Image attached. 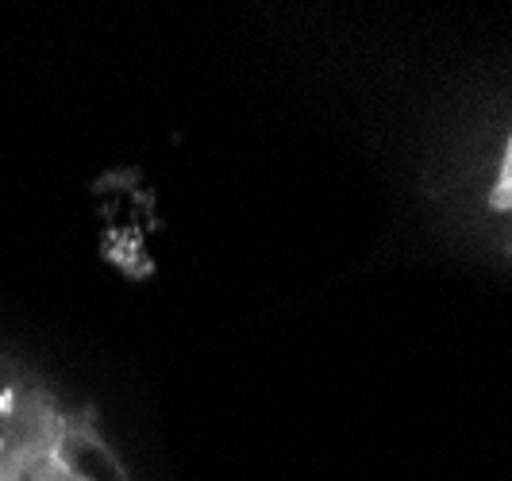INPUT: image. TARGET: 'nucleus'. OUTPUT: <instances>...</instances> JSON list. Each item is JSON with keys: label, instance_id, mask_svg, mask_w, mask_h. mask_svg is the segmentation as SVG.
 <instances>
[{"label": "nucleus", "instance_id": "f257e3e1", "mask_svg": "<svg viewBox=\"0 0 512 481\" xmlns=\"http://www.w3.org/2000/svg\"><path fill=\"white\" fill-rule=\"evenodd\" d=\"M493 208H512V139L509 151H505V162H501V181L493 189Z\"/></svg>", "mask_w": 512, "mask_h": 481}]
</instances>
